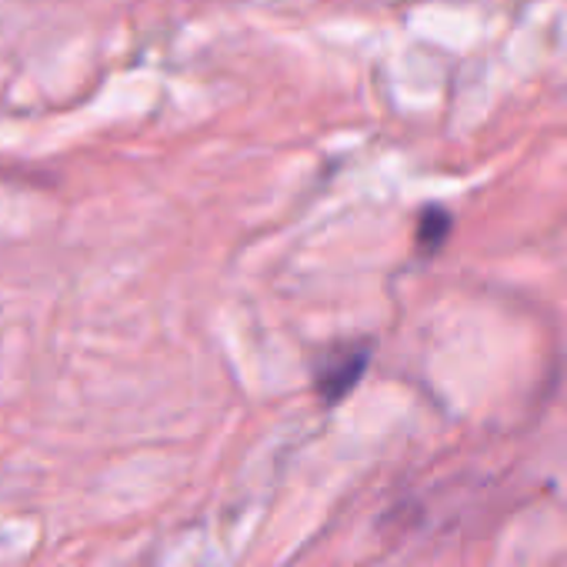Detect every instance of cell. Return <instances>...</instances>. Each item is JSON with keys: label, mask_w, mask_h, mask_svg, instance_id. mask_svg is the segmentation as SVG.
Segmentation results:
<instances>
[{"label": "cell", "mask_w": 567, "mask_h": 567, "mask_svg": "<svg viewBox=\"0 0 567 567\" xmlns=\"http://www.w3.org/2000/svg\"><path fill=\"white\" fill-rule=\"evenodd\" d=\"M451 227H454V220H451V214L447 210H441V207H431V210H424L421 214V224H417V244H421V250L427 254H434V250H441V244L451 237Z\"/></svg>", "instance_id": "cell-2"}, {"label": "cell", "mask_w": 567, "mask_h": 567, "mask_svg": "<svg viewBox=\"0 0 567 567\" xmlns=\"http://www.w3.org/2000/svg\"><path fill=\"white\" fill-rule=\"evenodd\" d=\"M371 341H341V344H331L318 354L315 361V391L321 394L324 404H341L358 384L361 378L368 374L371 368Z\"/></svg>", "instance_id": "cell-1"}]
</instances>
